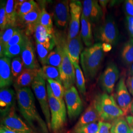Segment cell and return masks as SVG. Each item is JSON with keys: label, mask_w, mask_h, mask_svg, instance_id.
<instances>
[{"label": "cell", "mask_w": 133, "mask_h": 133, "mask_svg": "<svg viewBox=\"0 0 133 133\" xmlns=\"http://www.w3.org/2000/svg\"><path fill=\"white\" fill-rule=\"evenodd\" d=\"M16 90L19 111L29 125L32 128L38 125L42 133H48L47 124L37 110L34 96L31 89L27 87Z\"/></svg>", "instance_id": "1"}, {"label": "cell", "mask_w": 133, "mask_h": 133, "mask_svg": "<svg viewBox=\"0 0 133 133\" xmlns=\"http://www.w3.org/2000/svg\"><path fill=\"white\" fill-rule=\"evenodd\" d=\"M101 43H96L83 49L81 55V64L83 73L88 79H93L101 66L104 58Z\"/></svg>", "instance_id": "2"}, {"label": "cell", "mask_w": 133, "mask_h": 133, "mask_svg": "<svg viewBox=\"0 0 133 133\" xmlns=\"http://www.w3.org/2000/svg\"><path fill=\"white\" fill-rule=\"evenodd\" d=\"M94 102L102 120L114 121L124 116L112 95L106 93L100 94L96 97Z\"/></svg>", "instance_id": "3"}, {"label": "cell", "mask_w": 133, "mask_h": 133, "mask_svg": "<svg viewBox=\"0 0 133 133\" xmlns=\"http://www.w3.org/2000/svg\"><path fill=\"white\" fill-rule=\"evenodd\" d=\"M48 104L51 114V129L55 133H57L64 127L66 121V104L61 103L53 95L50 87L47 82Z\"/></svg>", "instance_id": "4"}, {"label": "cell", "mask_w": 133, "mask_h": 133, "mask_svg": "<svg viewBox=\"0 0 133 133\" xmlns=\"http://www.w3.org/2000/svg\"><path fill=\"white\" fill-rule=\"evenodd\" d=\"M95 38L103 43L116 44L119 39V30L114 18L109 15L104 22L96 30Z\"/></svg>", "instance_id": "5"}, {"label": "cell", "mask_w": 133, "mask_h": 133, "mask_svg": "<svg viewBox=\"0 0 133 133\" xmlns=\"http://www.w3.org/2000/svg\"><path fill=\"white\" fill-rule=\"evenodd\" d=\"M45 79L39 74L32 84L34 94L38 100L44 116L48 128L51 129V114L48 104V92Z\"/></svg>", "instance_id": "6"}, {"label": "cell", "mask_w": 133, "mask_h": 133, "mask_svg": "<svg viewBox=\"0 0 133 133\" xmlns=\"http://www.w3.org/2000/svg\"><path fill=\"white\" fill-rule=\"evenodd\" d=\"M60 79L65 90L69 89L76 81L75 66L70 58L67 48V43L63 48L62 64L59 68Z\"/></svg>", "instance_id": "7"}, {"label": "cell", "mask_w": 133, "mask_h": 133, "mask_svg": "<svg viewBox=\"0 0 133 133\" xmlns=\"http://www.w3.org/2000/svg\"><path fill=\"white\" fill-rule=\"evenodd\" d=\"M64 99L69 118L74 119L77 117L83 109V104L79 94L74 86L65 90Z\"/></svg>", "instance_id": "8"}, {"label": "cell", "mask_w": 133, "mask_h": 133, "mask_svg": "<svg viewBox=\"0 0 133 133\" xmlns=\"http://www.w3.org/2000/svg\"><path fill=\"white\" fill-rule=\"evenodd\" d=\"M1 125L15 133H35L16 114L14 107L8 114L3 117Z\"/></svg>", "instance_id": "9"}, {"label": "cell", "mask_w": 133, "mask_h": 133, "mask_svg": "<svg viewBox=\"0 0 133 133\" xmlns=\"http://www.w3.org/2000/svg\"><path fill=\"white\" fill-rule=\"evenodd\" d=\"M119 71L117 66L113 63L107 66L99 78V85L106 93L111 94L118 81Z\"/></svg>", "instance_id": "10"}, {"label": "cell", "mask_w": 133, "mask_h": 133, "mask_svg": "<svg viewBox=\"0 0 133 133\" xmlns=\"http://www.w3.org/2000/svg\"><path fill=\"white\" fill-rule=\"evenodd\" d=\"M83 6L81 1H71L70 2L71 18L67 40L75 38L79 34L80 22Z\"/></svg>", "instance_id": "11"}, {"label": "cell", "mask_w": 133, "mask_h": 133, "mask_svg": "<svg viewBox=\"0 0 133 133\" xmlns=\"http://www.w3.org/2000/svg\"><path fill=\"white\" fill-rule=\"evenodd\" d=\"M53 17L58 28H66L70 21L71 14L70 2L68 0L57 2L54 6Z\"/></svg>", "instance_id": "12"}, {"label": "cell", "mask_w": 133, "mask_h": 133, "mask_svg": "<svg viewBox=\"0 0 133 133\" xmlns=\"http://www.w3.org/2000/svg\"><path fill=\"white\" fill-rule=\"evenodd\" d=\"M115 100L120 108L123 111L124 115L131 111L132 104L131 95L125 83L124 77H122L117 84L115 89Z\"/></svg>", "instance_id": "13"}, {"label": "cell", "mask_w": 133, "mask_h": 133, "mask_svg": "<svg viewBox=\"0 0 133 133\" xmlns=\"http://www.w3.org/2000/svg\"><path fill=\"white\" fill-rule=\"evenodd\" d=\"M82 14L91 23L99 22L104 16L102 8L97 1L85 0L83 2Z\"/></svg>", "instance_id": "14"}, {"label": "cell", "mask_w": 133, "mask_h": 133, "mask_svg": "<svg viewBox=\"0 0 133 133\" xmlns=\"http://www.w3.org/2000/svg\"><path fill=\"white\" fill-rule=\"evenodd\" d=\"M34 34L36 42L43 44L45 48L50 51L52 50L56 45L54 32L48 31L42 25L39 23L37 25Z\"/></svg>", "instance_id": "15"}, {"label": "cell", "mask_w": 133, "mask_h": 133, "mask_svg": "<svg viewBox=\"0 0 133 133\" xmlns=\"http://www.w3.org/2000/svg\"><path fill=\"white\" fill-rule=\"evenodd\" d=\"M15 93L14 90L8 87L1 89L0 91V112L4 117L9 113L14 107Z\"/></svg>", "instance_id": "16"}, {"label": "cell", "mask_w": 133, "mask_h": 133, "mask_svg": "<svg viewBox=\"0 0 133 133\" xmlns=\"http://www.w3.org/2000/svg\"><path fill=\"white\" fill-rule=\"evenodd\" d=\"M41 10H42L38 7L27 14L17 17V22H19L20 24L25 27L27 35L30 36L34 33L35 28L38 23Z\"/></svg>", "instance_id": "17"}, {"label": "cell", "mask_w": 133, "mask_h": 133, "mask_svg": "<svg viewBox=\"0 0 133 133\" xmlns=\"http://www.w3.org/2000/svg\"><path fill=\"white\" fill-rule=\"evenodd\" d=\"M13 76L11 69L10 59L3 57L0 59V87L7 88L13 82Z\"/></svg>", "instance_id": "18"}, {"label": "cell", "mask_w": 133, "mask_h": 133, "mask_svg": "<svg viewBox=\"0 0 133 133\" xmlns=\"http://www.w3.org/2000/svg\"><path fill=\"white\" fill-rule=\"evenodd\" d=\"M21 55L25 69H39L34 52L33 44L27 37L26 38L25 46Z\"/></svg>", "instance_id": "19"}, {"label": "cell", "mask_w": 133, "mask_h": 133, "mask_svg": "<svg viewBox=\"0 0 133 133\" xmlns=\"http://www.w3.org/2000/svg\"><path fill=\"white\" fill-rule=\"evenodd\" d=\"M66 42L68 53L71 62L73 64H79L80 55L83 49L81 33L75 38L68 39Z\"/></svg>", "instance_id": "20"}, {"label": "cell", "mask_w": 133, "mask_h": 133, "mask_svg": "<svg viewBox=\"0 0 133 133\" xmlns=\"http://www.w3.org/2000/svg\"><path fill=\"white\" fill-rule=\"evenodd\" d=\"M100 119V115L93 101L87 107L84 113L81 115L75 127V130L79 128L86 125L96 122Z\"/></svg>", "instance_id": "21"}, {"label": "cell", "mask_w": 133, "mask_h": 133, "mask_svg": "<svg viewBox=\"0 0 133 133\" xmlns=\"http://www.w3.org/2000/svg\"><path fill=\"white\" fill-rule=\"evenodd\" d=\"M39 69H25L15 81L14 87L15 89L27 87L32 85L35 78L38 74Z\"/></svg>", "instance_id": "22"}, {"label": "cell", "mask_w": 133, "mask_h": 133, "mask_svg": "<svg viewBox=\"0 0 133 133\" xmlns=\"http://www.w3.org/2000/svg\"><path fill=\"white\" fill-rule=\"evenodd\" d=\"M66 43L67 42H65L64 40H62V42L60 40H59L58 42H56V47L48 55L46 65L60 68L63 59V48Z\"/></svg>", "instance_id": "23"}, {"label": "cell", "mask_w": 133, "mask_h": 133, "mask_svg": "<svg viewBox=\"0 0 133 133\" xmlns=\"http://www.w3.org/2000/svg\"><path fill=\"white\" fill-rule=\"evenodd\" d=\"M81 35L86 46L88 48L93 45L94 39L92 35L91 23L82 14L81 17Z\"/></svg>", "instance_id": "24"}, {"label": "cell", "mask_w": 133, "mask_h": 133, "mask_svg": "<svg viewBox=\"0 0 133 133\" xmlns=\"http://www.w3.org/2000/svg\"><path fill=\"white\" fill-rule=\"evenodd\" d=\"M38 8V5L33 0L15 1V9L17 17L27 14Z\"/></svg>", "instance_id": "25"}, {"label": "cell", "mask_w": 133, "mask_h": 133, "mask_svg": "<svg viewBox=\"0 0 133 133\" xmlns=\"http://www.w3.org/2000/svg\"><path fill=\"white\" fill-rule=\"evenodd\" d=\"M38 74L45 80L52 79L62 83L60 79V70L58 68L49 65L43 66L39 70Z\"/></svg>", "instance_id": "26"}, {"label": "cell", "mask_w": 133, "mask_h": 133, "mask_svg": "<svg viewBox=\"0 0 133 133\" xmlns=\"http://www.w3.org/2000/svg\"><path fill=\"white\" fill-rule=\"evenodd\" d=\"M121 59L127 65L133 63V38H131L124 44L121 51Z\"/></svg>", "instance_id": "27"}, {"label": "cell", "mask_w": 133, "mask_h": 133, "mask_svg": "<svg viewBox=\"0 0 133 133\" xmlns=\"http://www.w3.org/2000/svg\"><path fill=\"white\" fill-rule=\"evenodd\" d=\"M110 133H131V127L126 119L121 117L113 121Z\"/></svg>", "instance_id": "28"}, {"label": "cell", "mask_w": 133, "mask_h": 133, "mask_svg": "<svg viewBox=\"0 0 133 133\" xmlns=\"http://www.w3.org/2000/svg\"><path fill=\"white\" fill-rule=\"evenodd\" d=\"M5 8L9 26L15 27L17 21V16L15 9V1L13 0L7 1Z\"/></svg>", "instance_id": "29"}, {"label": "cell", "mask_w": 133, "mask_h": 133, "mask_svg": "<svg viewBox=\"0 0 133 133\" xmlns=\"http://www.w3.org/2000/svg\"><path fill=\"white\" fill-rule=\"evenodd\" d=\"M47 82L50 87L53 95L61 103H64L65 88L62 83L57 81L48 79Z\"/></svg>", "instance_id": "30"}, {"label": "cell", "mask_w": 133, "mask_h": 133, "mask_svg": "<svg viewBox=\"0 0 133 133\" xmlns=\"http://www.w3.org/2000/svg\"><path fill=\"white\" fill-rule=\"evenodd\" d=\"M76 71V81L77 88L82 94L86 93L85 80L83 73L81 69L79 64H73Z\"/></svg>", "instance_id": "31"}, {"label": "cell", "mask_w": 133, "mask_h": 133, "mask_svg": "<svg viewBox=\"0 0 133 133\" xmlns=\"http://www.w3.org/2000/svg\"><path fill=\"white\" fill-rule=\"evenodd\" d=\"M26 38L22 43L5 48V57H8L10 59L12 57H18V56L21 54L23 51L25 44Z\"/></svg>", "instance_id": "32"}, {"label": "cell", "mask_w": 133, "mask_h": 133, "mask_svg": "<svg viewBox=\"0 0 133 133\" xmlns=\"http://www.w3.org/2000/svg\"><path fill=\"white\" fill-rule=\"evenodd\" d=\"M38 23L44 26L48 31L54 32L53 28L52 20L50 14L45 9H42L41 12L39 15Z\"/></svg>", "instance_id": "33"}, {"label": "cell", "mask_w": 133, "mask_h": 133, "mask_svg": "<svg viewBox=\"0 0 133 133\" xmlns=\"http://www.w3.org/2000/svg\"><path fill=\"white\" fill-rule=\"evenodd\" d=\"M24 64L22 59L20 57L14 58L11 63V69L13 77L17 78L23 71Z\"/></svg>", "instance_id": "34"}, {"label": "cell", "mask_w": 133, "mask_h": 133, "mask_svg": "<svg viewBox=\"0 0 133 133\" xmlns=\"http://www.w3.org/2000/svg\"><path fill=\"white\" fill-rule=\"evenodd\" d=\"M17 28L14 26H8L4 30L1 31L0 44L5 47V44L9 42L13 36Z\"/></svg>", "instance_id": "35"}, {"label": "cell", "mask_w": 133, "mask_h": 133, "mask_svg": "<svg viewBox=\"0 0 133 133\" xmlns=\"http://www.w3.org/2000/svg\"><path fill=\"white\" fill-rule=\"evenodd\" d=\"M36 43V48L37 51L38 55V58L39 62L43 65V66L46 65V60L48 55L50 53V50H48L46 48H45L43 44L37 42Z\"/></svg>", "instance_id": "36"}, {"label": "cell", "mask_w": 133, "mask_h": 133, "mask_svg": "<svg viewBox=\"0 0 133 133\" xmlns=\"http://www.w3.org/2000/svg\"><path fill=\"white\" fill-rule=\"evenodd\" d=\"M26 37H25L24 35L21 33V32L19 29H17L15 31L14 35H13V36L10 39L9 42L5 44L4 48H8L10 46L22 43L25 40Z\"/></svg>", "instance_id": "37"}, {"label": "cell", "mask_w": 133, "mask_h": 133, "mask_svg": "<svg viewBox=\"0 0 133 133\" xmlns=\"http://www.w3.org/2000/svg\"><path fill=\"white\" fill-rule=\"evenodd\" d=\"M99 129V122L86 125L75 130V133H96Z\"/></svg>", "instance_id": "38"}, {"label": "cell", "mask_w": 133, "mask_h": 133, "mask_svg": "<svg viewBox=\"0 0 133 133\" xmlns=\"http://www.w3.org/2000/svg\"><path fill=\"white\" fill-rule=\"evenodd\" d=\"M5 4L1 3L0 8V28L1 31L4 30L9 26L8 21L5 12Z\"/></svg>", "instance_id": "39"}, {"label": "cell", "mask_w": 133, "mask_h": 133, "mask_svg": "<svg viewBox=\"0 0 133 133\" xmlns=\"http://www.w3.org/2000/svg\"><path fill=\"white\" fill-rule=\"evenodd\" d=\"M111 127V124L108 122L99 121V129L96 133H110L109 130Z\"/></svg>", "instance_id": "40"}, {"label": "cell", "mask_w": 133, "mask_h": 133, "mask_svg": "<svg viewBox=\"0 0 133 133\" xmlns=\"http://www.w3.org/2000/svg\"><path fill=\"white\" fill-rule=\"evenodd\" d=\"M124 6L126 14L133 17V0L126 1Z\"/></svg>", "instance_id": "41"}, {"label": "cell", "mask_w": 133, "mask_h": 133, "mask_svg": "<svg viewBox=\"0 0 133 133\" xmlns=\"http://www.w3.org/2000/svg\"><path fill=\"white\" fill-rule=\"evenodd\" d=\"M126 19L129 33L133 38V17L127 15Z\"/></svg>", "instance_id": "42"}, {"label": "cell", "mask_w": 133, "mask_h": 133, "mask_svg": "<svg viewBox=\"0 0 133 133\" xmlns=\"http://www.w3.org/2000/svg\"><path fill=\"white\" fill-rule=\"evenodd\" d=\"M126 86L129 92L133 96V76L128 77L126 81Z\"/></svg>", "instance_id": "43"}, {"label": "cell", "mask_w": 133, "mask_h": 133, "mask_svg": "<svg viewBox=\"0 0 133 133\" xmlns=\"http://www.w3.org/2000/svg\"><path fill=\"white\" fill-rule=\"evenodd\" d=\"M102 49L104 52H108L112 49V45L108 43H103L102 44Z\"/></svg>", "instance_id": "44"}, {"label": "cell", "mask_w": 133, "mask_h": 133, "mask_svg": "<svg viewBox=\"0 0 133 133\" xmlns=\"http://www.w3.org/2000/svg\"><path fill=\"white\" fill-rule=\"evenodd\" d=\"M109 1H99V3H100V6L102 8L104 14L105 12V11L106 10V8L108 3H109Z\"/></svg>", "instance_id": "45"}, {"label": "cell", "mask_w": 133, "mask_h": 133, "mask_svg": "<svg viewBox=\"0 0 133 133\" xmlns=\"http://www.w3.org/2000/svg\"><path fill=\"white\" fill-rule=\"evenodd\" d=\"M0 133H15L13 132L8 129L5 128L4 126H3L2 125H1V128H0Z\"/></svg>", "instance_id": "46"}, {"label": "cell", "mask_w": 133, "mask_h": 133, "mask_svg": "<svg viewBox=\"0 0 133 133\" xmlns=\"http://www.w3.org/2000/svg\"><path fill=\"white\" fill-rule=\"evenodd\" d=\"M126 119L130 126L133 128V116H127L126 117Z\"/></svg>", "instance_id": "47"}, {"label": "cell", "mask_w": 133, "mask_h": 133, "mask_svg": "<svg viewBox=\"0 0 133 133\" xmlns=\"http://www.w3.org/2000/svg\"><path fill=\"white\" fill-rule=\"evenodd\" d=\"M130 73V75H131V76H133V63L131 65Z\"/></svg>", "instance_id": "48"}, {"label": "cell", "mask_w": 133, "mask_h": 133, "mask_svg": "<svg viewBox=\"0 0 133 133\" xmlns=\"http://www.w3.org/2000/svg\"><path fill=\"white\" fill-rule=\"evenodd\" d=\"M131 113L133 114V102H132V105H131Z\"/></svg>", "instance_id": "49"}, {"label": "cell", "mask_w": 133, "mask_h": 133, "mask_svg": "<svg viewBox=\"0 0 133 133\" xmlns=\"http://www.w3.org/2000/svg\"><path fill=\"white\" fill-rule=\"evenodd\" d=\"M131 133H133V128L132 127H131Z\"/></svg>", "instance_id": "50"}]
</instances>
